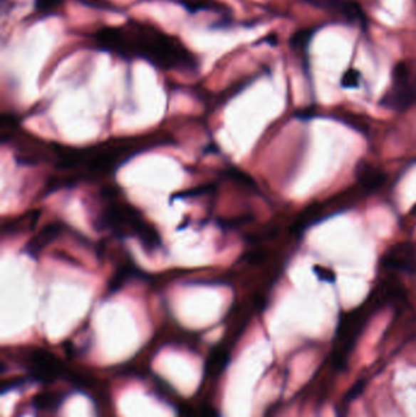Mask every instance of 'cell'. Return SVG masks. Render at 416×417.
Segmentation results:
<instances>
[{"label": "cell", "instance_id": "obj_1", "mask_svg": "<svg viewBox=\"0 0 416 417\" xmlns=\"http://www.w3.org/2000/svg\"><path fill=\"white\" fill-rule=\"evenodd\" d=\"M100 51L123 59H143L162 70L196 71L198 60L177 37L145 22L128 20L120 27H103L93 36Z\"/></svg>", "mask_w": 416, "mask_h": 417}, {"label": "cell", "instance_id": "obj_2", "mask_svg": "<svg viewBox=\"0 0 416 417\" xmlns=\"http://www.w3.org/2000/svg\"><path fill=\"white\" fill-rule=\"evenodd\" d=\"M98 226L114 231L119 236H135L143 248L153 252L160 248L162 240L157 230L140 217L135 207L125 202H113L98 217Z\"/></svg>", "mask_w": 416, "mask_h": 417}, {"label": "cell", "instance_id": "obj_3", "mask_svg": "<svg viewBox=\"0 0 416 417\" xmlns=\"http://www.w3.org/2000/svg\"><path fill=\"white\" fill-rule=\"evenodd\" d=\"M416 89L409 82V70L407 65L400 63L393 68V86L386 92L380 104L393 111H405L414 104Z\"/></svg>", "mask_w": 416, "mask_h": 417}, {"label": "cell", "instance_id": "obj_4", "mask_svg": "<svg viewBox=\"0 0 416 417\" xmlns=\"http://www.w3.org/2000/svg\"><path fill=\"white\" fill-rule=\"evenodd\" d=\"M315 8L325 10L344 17L350 24H358L361 27L366 26V16L360 5L354 0H306Z\"/></svg>", "mask_w": 416, "mask_h": 417}, {"label": "cell", "instance_id": "obj_5", "mask_svg": "<svg viewBox=\"0 0 416 417\" xmlns=\"http://www.w3.org/2000/svg\"><path fill=\"white\" fill-rule=\"evenodd\" d=\"M383 266L391 270L412 272L416 269V245L412 243L393 245L383 257Z\"/></svg>", "mask_w": 416, "mask_h": 417}, {"label": "cell", "instance_id": "obj_6", "mask_svg": "<svg viewBox=\"0 0 416 417\" xmlns=\"http://www.w3.org/2000/svg\"><path fill=\"white\" fill-rule=\"evenodd\" d=\"M355 176L361 187L366 190H378L387 181V176L383 171L366 161H360L358 164Z\"/></svg>", "mask_w": 416, "mask_h": 417}, {"label": "cell", "instance_id": "obj_7", "mask_svg": "<svg viewBox=\"0 0 416 417\" xmlns=\"http://www.w3.org/2000/svg\"><path fill=\"white\" fill-rule=\"evenodd\" d=\"M63 230L64 227L60 224H51L49 226H46L26 247L27 253L30 254L31 257H37L43 249L46 248L48 244H51V242H54L56 238L61 235Z\"/></svg>", "mask_w": 416, "mask_h": 417}, {"label": "cell", "instance_id": "obj_8", "mask_svg": "<svg viewBox=\"0 0 416 417\" xmlns=\"http://www.w3.org/2000/svg\"><path fill=\"white\" fill-rule=\"evenodd\" d=\"M175 3L181 5L191 14L199 11H212V13L227 14L225 5L221 4L217 0H172Z\"/></svg>", "mask_w": 416, "mask_h": 417}, {"label": "cell", "instance_id": "obj_9", "mask_svg": "<svg viewBox=\"0 0 416 417\" xmlns=\"http://www.w3.org/2000/svg\"><path fill=\"white\" fill-rule=\"evenodd\" d=\"M138 272H140V270L135 265L126 264V265L121 266L119 270L116 271V274L111 278L109 284H108L109 294H114L116 292H119L130 278L138 276Z\"/></svg>", "mask_w": 416, "mask_h": 417}, {"label": "cell", "instance_id": "obj_10", "mask_svg": "<svg viewBox=\"0 0 416 417\" xmlns=\"http://www.w3.org/2000/svg\"><path fill=\"white\" fill-rule=\"evenodd\" d=\"M227 361H229V354H227V350L225 348L214 350V353L209 358L208 364H207V370L212 375H217L224 370Z\"/></svg>", "mask_w": 416, "mask_h": 417}, {"label": "cell", "instance_id": "obj_11", "mask_svg": "<svg viewBox=\"0 0 416 417\" xmlns=\"http://www.w3.org/2000/svg\"><path fill=\"white\" fill-rule=\"evenodd\" d=\"M315 31L311 30V29H303V30L297 31L292 34V37L289 39V46L293 51H304L308 44L311 43Z\"/></svg>", "mask_w": 416, "mask_h": 417}, {"label": "cell", "instance_id": "obj_12", "mask_svg": "<svg viewBox=\"0 0 416 417\" xmlns=\"http://www.w3.org/2000/svg\"><path fill=\"white\" fill-rule=\"evenodd\" d=\"M64 4V0H34V9L39 14L51 15Z\"/></svg>", "mask_w": 416, "mask_h": 417}, {"label": "cell", "instance_id": "obj_13", "mask_svg": "<svg viewBox=\"0 0 416 417\" xmlns=\"http://www.w3.org/2000/svg\"><path fill=\"white\" fill-rule=\"evenodd\" d=\"M360 72L355 68H349L344 72L342 80H340V85L343 88H357L360 85Z\"/></svg>", "mask_w": 416, "mask_h": 417}, {"label": "cell", "instance_id": "obj_14", "mask_svg": "<svg viewBox=\"0 0 416 417\" xmlns=\"http://www.w3.org/2000/svg\"><path fill=\"white\" fill-rule=\"evenodd\" d=\"M313 270H314V274H316V277H318L320 281L327 283L336 282V274L331 270V269L325 267V266L315 265Z\"/></svg>", "mask_w": 416, "mask_h": 417}]
</instances>
